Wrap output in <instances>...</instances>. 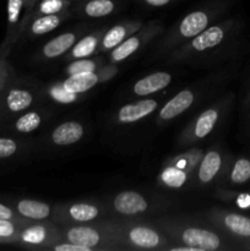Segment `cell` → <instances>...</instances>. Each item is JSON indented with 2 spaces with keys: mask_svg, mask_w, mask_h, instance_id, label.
<instances>
[{
  "mask_svg": "<svg viewBox=\"0 0 250 251\" xmlns=\"http://www.w3.org/2000/svg\"><path fill=\"white\" fill-rule=\"evenodd\" d=\"M42 83L28 78L10 81L0 93V112L6 117L16 115L42 104Z\"/></svg>",
  "mask_w": 250,
  "mask_h": 251,
  "instance_id": "cell-9",
  "label": "cell"
},
{
  "mask_svg": "<svg viewBox=\"0 0 250 251\" xmlns=\"http://www.w3.org/2000/svg\"><path fill=\"white\" fill-rule=\"evenodd\" d=\"M203 152L205 149L198 145L169 156L159 169L157 185L167 191L190 190L194 172Z\"/></svg>",
  "mask_w": 250,
  "mask_h": 251,
  "instance_id": "cell-8",
  "label": "cell"
},
{
  "mask_svg": "<svg viewBox=\"0 0 250 251\" xmlns=\"http://www.w3.org/2000/svg\"><path fill=\"white\" fill-rule=\"evenodd\" d=\"M108 26H100L98 28L91 29L87 31L85 34L80 37L76 41V43L71 47L70 50L63 56L64 63H69V61L76 60V59L82 58H90V56L98 55V49H100V39H102L103 33Z\"/></svg>",
  "mask_w": 250,
  "mask_h": 251,
  "instance_id": "cell-24",
  "label": "cell"
},
{
  "mask_svg": "<svg viewBox=\"0 0 250 251\" xmlns=\"http://www.w3.org/2000/svg\"><path fill=\"white\" fill-rule=\"evenodd\" d=\"M73 17L71 10L61 14L55 15H42V16L32 17L27 24L26 28H25L24 33H22L20 39H27V41H32V39H37L42 36L50 33L54 29L60 27L66 20Z\"/></svg>",
  "mask_w": 250,
  "mask_h": 251,
  "instance_id": "cell-25",
  "label": "cell"
},
{
  "mask_svg": "<svg viewBox=\"0 0 250 251\" xmlns=\"http://www.w3.org/2000/svg\"><path fill=\"white\" fill-rule=\"evenodd\" d=\"M108 59L105 54H98V55L90 56V58L76 59V60L69 61L63 69L64 77L66 76L75 75V74L88 73V71L98 70L102 66L107 65Z\"/></svg>",
  "mask_w": 250,
  "mask_h": 251,
  "instance_id": "cell-28",
  "label": "cell"
},
{
  "mask_svg": "<svg viewBox=\"0 0 250 251\" xmlns=\"http://www.w3.org/2000/svg\"><path fill=\"white\" fill-rule=\"evenodd\" d=\"M225 184L232 186H239L250 180V159L238 158L233 162L228 169H225Z\"/></svg>",
  "mask_w": 250,
  "mask_h": 251,
  "instance_id": "cell-30",
  "label": "cell"
},
{
  "mask_svg": "<svg viewBox=\"0 0 250 251\" xmlns=\"http://www.w3.org/2000/svg\"><path fill=\"white\" fill-rule=\"evenodd\" d=\"M164 96L158 93L146 98L132 100L115 108L109 115L108 126L114 130L135 129L152 117H156L157 110L164 102Z\"/></svg>",
  "mask_w": 250,
  "mask_h": 251,
  "instance_id": "cell-10",
  "label": "cell"
},
{
  "mask_svg": "<svg viewBox=\"0 0 250 251\" xmlns=\"http://www.w3.org/2000/svg\"><path fill=\"white\" fill-rule=\"evenodd\" d=\"M0 220L11 221V222H15L17 223V225L22 226V227L32 222V221L21 217V216L15 211V208L12 207L11 205L4 202H0Z\"/></svg>",
  "mask_w": 250,
  "mask_h": 251,
  "instance_id": "cell-33",
  "label": "cell"
},
{
  "mask_svg": "<svg viewBox=\"0 0 250 251\" xmlns=\"http://www.w3.org/2000/svg\"><path fill=\"white\" fill-rule=\"evenodd\" d=\"M87 31H90V26L87 24H82L63 32V33H59L58 36L47 41L34 53L33 60L39 64H47L63 58L70 50L71 47L76 43V41Z\"/></svg>",
  "mask_w": 250,
  "mask_h": 251,
  "instance_id": "cell-17",
  "label": "cell"
},
{
  "mask_svg": "<svg viewBox=\"0 0 250 251\" xmlns=\"http://www.w3.org/2000/svg\"><path fill=\"white\" fill-rule=\"evenodd\" d=\"M60 240V227L53 221H32L21 227L15 245L27 250H50Z\"/></svg>",
  "mask_w": 250,
  "mask_h": 251,
  "instance_id": "cell-14",
  "label": "cell"
},
{
  "mask_svg": "<svg viewBox=\"0 0 250 251\" xmlns=\"http://www.w3.org/2000/svg\"><path fill=\"white\" fill-rule=\"evenodd\" d=\"M229 77V71L218 69L202 76L195 82L185 86L179 92L163 102L157 110L154 124L158 129H164L176 120L191 114L194 110L208 103V100L225 86Z\"/></svg>",
  "mask_w": 250,
  "mask_h": 251,
  "instance_id": "cell-4",
  "label": "cell"
},
{
  "mask_svg": "<svg viewBox=\"0 0 250 251\" xmlns=\"http://www.w3.org/2000/svg\"><path fill=\"white\" fill-rule=\"evenodd\" d=\"M108 217L109 211L104 200L87 199L56 203L53 207L51 221L58 226H70L100 222Z\"/></svg>",
  "mask_w": 250,
  "mask_h": 251,
  "instance_id": "cell-11",
  "label": "cell"
},
{
  "mask_svg": "<svg viewBox=\"0 0 250 251\" xmlns=\"http://www.w3.org/2000/svg\"><path fill=\"white\" fill-rule=\"evenodd\" d=\"M87 135V124L78 119H68L51 127L43 136L44 145L54 150H64L80 144Z\"/></svg>",
  "mask_w": 250,
  "mask_h": 251,
  "instance_id": "cell-18",
  "label": "cell"
},
{
  "mask_svg": "<svg viewBox=\"0 0 250 251\" xmlns=\"http://www.w3.org/2000/svg\"><path fill=\"white\" fill-rule=\"evenodd\" d=\"M123 251H168L171 240L150 218L108 217L100 221Z\"/></svg>",
  "mask_w": 250,
  "mask_h": 251,
  "instance_id": "cell-5",
  "label": "cell"
},
{
  "mask_svg": "<svg viewBox=\"0 0 250 251\" xmlns=\"http://www.w3.org/2000/svg\"><path fill=\"white\" fill-rule=\"evenodd\" d=\"M229 104L230 96H222L202 105L180 131L175 141V149L185 150L205 141L222 123Z\"/></svg>",
  "mask_w": 250,
  "mask_h": 251,
  "instance_id": "cell-7",
  "label": "cell"
},
{
  "mask_svg": "<svg viewBox=\"0 0 250 251\" xmlns=\"http://www.w3.org/2000/svg\"><path fill=\"white\" fill-rule=\"evenodd\" d=\"M164 29H166V27H164L162 20H151V21L144 22V25L136 32L127 37L119 46L112 49L109 53L105 54L108 64L120 65L127 59L134 56L136 53H139L145 47L156 41L163 33Z\"/></svg>",
  "mask_w": 250,
  "mask_h": 251,
  "instance_id": "cell-13",
  "label": "cell"
},
{
  "mask_svg": "<svg viewBox=\"0 0 250 251\" xmlns=\"http://www.w3.org/2000/svg\"><path fill=\"white\" fill-rule=\"evenodd\" d=\"M12 68L5 56L0 55V93L4 90L5 86L11 81Z\"/></svg>",
  "mask_w": 250,
  "mask_h": 251,
  "instance_id": "cell-34",
  "label": "cell"
},
{
  "mask_svg": "<svg viewBox=\"0 0 250 251\" xmlns=\"http://www.w3.org/2000/svg\"><path fill=\"white\" fill-rule=\"evenodd\" d=\"M28 1H31L32 4H36V1H37V0H28Z\"/></svg>",
  "mask_w": 250,
  "mask_h": 251,
  "instance_id": "cell-37",
  "label": "cell"
},
{
  "mask_svg": "<svg viewBox=\"0 0 250 251\" xmlns=\"http://www.w3.org/2000/svg\"><path fill=\"white\" fill-rule=\"evenodd\" d=\"M28 0H6V32L0 44V55L7 58L21 38L26 27V19L33 7Z\"/></svg>",
  "mask_w": 250,
  "mask_h": 251,
  "instance_id": "cell-16",
  "label": "cell"
},
{
  "mask_svg": "<svg viewBox=\"0 0 250 251\" xmlns=\"http://www.w3.org/2000/svg\"><path fill=\"white\" fill-rule=\"evenodd\" d=\"M0 114H1V112H0Z\"/></svg>",
  "mask_w": 250,
  "mask_h": 251,
  "instance_id": "cell-39",
  "label": "cell"
},
{
  "mask_svg": "<svg viewBox=\"0 0 250 251\" xmlns=\"http://www.w3.org/2000/svg\"><path fill=\"white\" fill-rule=\"evenodd\" d=\"M71 1H77V0H71Z\"/></svg>",
  "mask_w": 250,
  "mask_h": 251,
  "instance_id": "cell-38",
  "label": "cell"
},
{
  "mask_svg": "<svg viewBox=\"0 0 250 251\" xmlns=\"http://www.w3.org/2000/svg\"><path fill=\"white\" fill-rule=\"evenodd\" d=\"M21 227L11 221L0 220V245H15Z\"/></svg>",
  "mask_w": 250,
  "mask_h": 251,
  "instance_id": "cell-31",
  "label": "cell"
},
{
  "mask_svg": "<svg viewBox=\"0 0 250 251\" xmlns=\"http://www.w3.org/2000/svg\"><path fill=\"white\" fill-rule=\"evenodd\" d=\"M109 217L152 218L172 212L178 202L164 194L140 190H122L104 199Z\"/></svg>",
  "mask_w": 250,
  "mask_h": 251,
  "instance_id": "cell-6",
  "label": "cell"
},
{
  "mask_svg": "<svg viewBox=\"0 0 250 251\" xmlns=\"http://www.w3.org/2000/svg\"><path fill=\"white\" fill-rule=\"evenodd\" d=\"M174 245L191 247L198 251L228 249L223 233L205 216L195 217L183 213H162L150 218Z\"/></svg>",
  "mask_w": 250,
  "mask_h": 251,
  "instance_id": "cell-2",
  "label": "cell"
},
{
  "mask_svg": "<svg viewBox=\"0 0 250 251\" xmlns=\"http://www.w3.org/2000/svg\"><path fill=\"white\" fill-rule=\"evenodd\" d=\"M135 1L140 2L144 6L158 9V7H166L169 6V5H173L175 2L180 1V0H135Z\"/></svg>",
  "mask_w": 250,
  "mask_h": 251,
  "instance_id": "cell-35",
  "label": "cell"
},
{
  "mask_svg": "<svg viewBox=\"0 0 250 251\" xmlns=\"http://www.w3.org/2000/svg\"><path fill=\"white\" fill-rule=\"evenodd\" d=\"M123 7L122 0H77L73 2L71 14L78 19L109 17Z\"/></svg>",
  "mask_w": 250,
  "mask_h": 251,
  "instance_id": "cell-21",
  "label": "cell"
},
{
  "mask_svg": "<svg viewBox=\"0 0 250 251\" xmlns=\"http://www.w3.org/2000/svg\"><path fill=\"white\" fill-rule=\"evenodd\" d=\"M118 73H119V65L107 64L98 70L66 76L61 78V82L64 87L70 92L77 93V95H87L92 88L103 85L115 77Z\"/></svg>",
  "mask_w": 250,
  "mask_h": 251,
  "instance_id": "cell-19",
  "label": "cell"
},
{
  "mask_svg": "<svg viewBox=\"0 0 250 251\" xmlns=\"http://www.w3.org/2000/svg\"><path fill=\"white\" fill-rule=\"evenodd\" d=\"M227 161L218 146L207 147L194 172L190 190H206L220 183L225 171Z\"/></svg>",
  "mask_w": 250,
  "mask_h": 251,
  "instance_id": "cell-15",
  "label": "cell"
},
{
  "mask_svg": "<svg viewBox=\"0 0 250 251\" xmlns=\"http://www.w3.org/2000/svg\"><path fill=\"white\" fill-rule=\"evenodd\" d=\"M144 25L141 20H123L108 27L100 39L98 54H108Z\"/></svg>",
  "mask_w": 250,
  "mask_h": 251,
  "instance_id": "cell-23",
  "label": "cell"
},
{
  "mask_svg": "<svg viewBox=\"0 0 250 251\" xmlns=\"http://www.w3.org/2000/svg\"><path fill=\"white\" fill-rule=\"evenodd\" d=\"M51 115H53V110L47 107V104H38L16 115L10 127L12 131L20 135L33 134L47 124Z\"/></svg>",
  "mask_w": 250,
  "mask_h": 251,
  "instance_id": "cell-22",
  "label": "cell"
},
{
  "mask_svg": "<svg viewBox=\"0 0 250 251\" xmlns=\"http://www.w3.org/2000/svg\"><path fill=\"white\" fill-rule=\"evenodd\" d=\"M85 97L86 95H77V93H73L66 90L61 80L42 83V104H54L66 107V105L76 104Z\"/></svg>",
  "mask_w": 250,
  "mask_h": 251,
  "instance_id": "cell-26",
  "label": "cell"
},
{
  "mask_svg": "<svg viewBox=\"0 0 250 251\" xmlns=\"http://www.w3.org/2000/svg\"><path fill=\"white\" fill-rule=\"evenodd\" d=\"M234 202L238 207L248 208L250 207V195L247 193H240L235 196Z\"/></svg>",
  "mask_w": 250,
  "mask_h": 251,
  "instance_id": "cell-36",
  "label": "cell"
},
{
  "mask_svg": "<svg viewBox=\"0 0 250 251\" xmlns=\"http://www.w3.org/2000/svg\"><path fill=\"white\" fill-rule=\"evenodd\" d=\"M228 4L225 0H203L174 22L156 39L150 60H163L169 53L218 21Z\"/></svg>",
  "mask_w": 250,
  "mask_h": 251,
  "instance_id": "cell-3",
  "label": "cell"
},
{
  "mask_svg": "<svg viewBox=\"0 0 250 251\" xmlns=\"http://www.w3.org/2000/svg\"><path fill=\"white\" fill-rule=\"evenodd\" d=\"M175 76V73L167 70H158L147 74V75L137 78L129 86L124 98L132 100L158 95L172 85Z\"/></svg>",
  "mask_w": 250,
  "mask_h": 251,
  "instance_id": "cell-20",
  "label": "cell"
},
{
  "mask_svg": "<svg viewBox=\"0 0 250 251\" xmlns=\"http://www.w3.org/2000/svg\"><path fill=\"white\" fill-rule=\"evenodd\" d=\"M71 0H37L28 12L26 19V26L32 17L42 16V15H55L69 11L73 6ZM26 28V27H25Z\"/></svg>",
  "mask_w": 250,
  "mask_h": 251,
  "instance_id": "cell-29",
  "label": "cell"
},
{
  "mask_svg": "<svg viewBox=\"0 0 250 251\" xmlns=\"http://www.w3.org/2000/svg\"><path fill=\"white\" fill-rule=\"evenodd\" d=\"M24 149L21 140L15 137L2 136L0 137V159H9L17 156Z\"/></svg>",
  "mask_w": 250,
  "mask_h": 251,
  "instance_id": "cell-32",
  "label": "cell"
},
{
  "mask_svg": "<svg viewBox=\"0 0 250 251\" xmlns=\"http://www.w3.org/2000/svg\"><path fill=\"white\" fill-rule=\"evenodd\" d=\"M235 31L232 20L215 22L163 59L166 65L208 70L218 66Z\"/></svg>",
  "mask_w": 250,
  "mask_h": 251,
  "instance_id": "cell-1",
  "label": "cell"
},
{
  "mask_svg": "<svg viewBox=\"0 0 250 251\" xmlns=\"http://www.w3.org/2000/svg\"><path fill=\"white\" fill-rule=\"evenodd\" d=\"M59 227L61 240L85 247L90 251H123L100 222Z\"/></svg>",
  "mask_w": 250,
  "mask_h": 251,
  "instance_id": "cell-12",
  "label": "cell"
},
{
  "mask_svg": "<svg viewBox=\"0 0 250 251\" xmlns=\"http://www.w3.org/2000/svg\"><path fill=\"white\" fill-rule=\"evenodd\" d=\"M10 205L21 217L29 221H51L53 207L46 201L34 199H17Z\"/></svg>",
  "mask_w": 250,
  "mask_h": 251,
  "instance_id": "cell-27",
  "label": "cell"
}]
</instances>
